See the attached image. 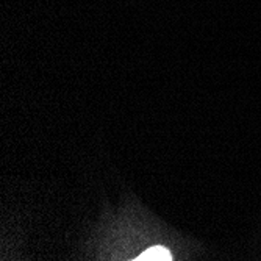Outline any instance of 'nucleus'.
<instances>
[{
    "label": "nucleus",
    "instance_id": "nucleus-1",
    "mask_svg": "<svg viewBox=\"0 0 261 261\" xmlns=\"http://www.w3.org/2000/svg\"><path fill=\"white\" fill-rule=\"evenodd\" d=\"M135 259H138V261H171L172 253L168 249H164L163 246H153V247L147 249L146 252H142Z\"/></svg>",
    "mask_w": 261,
    "mask_h": 261
}]
</instances>
